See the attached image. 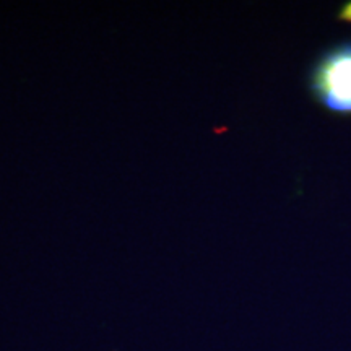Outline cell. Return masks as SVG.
Masks as SVG:
<instances>
[{
    "instance_id": "7a4b0ae2",
    "label": "cell",
    "mask_w": 351,
    "mask_h": 351,
    "mask_svg": "<svg viewBox=\"0 0 351 351\" xmlns=\"http://www.w3.org/2000/svg\"><path fill=\"white\" fill-rule=\"evenodd\" d=\"M339 19L341 21H351V2H348L343 8H341L339 13Z\"/></svg>"
},
{
    "instance_id": "6da1fadb",
    "label": "cell",
    "mask_w": 351,
    "mask_h": 351,
    "mask_svg": "<svg viewBox=\"0 0 351 351\" xmlns=\"http://www.w3.org/2000/svg\"><path fill=\"white\" fill-rule=\"evenodd\" d=\"M315 99L337 114H351V43L320 57L311 75Z\"/></svg>"
}]
</instances>
